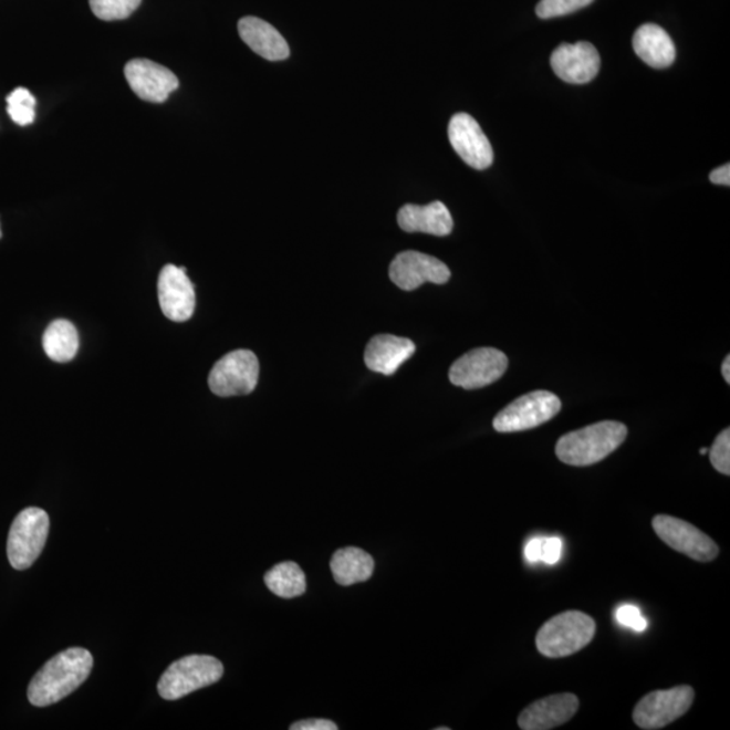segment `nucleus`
Segmentation results:
<instances>
[{
	"mask_svg": "<svg viewBox=\"0 0 730 730\" xmlns=\"http://www.w3.org/2000/svg\"><path fill=\"white\" fill-rule=\"evenodd\" d=\"M94 657L84 648H69L48 660L28 689L30 703L45 708L77 690L88 679Z\"/></svg>",
	"mask_w": 730,
	"mask_h": 730,
	"instance_id": "obj_1",
	"label": "nucleus"
},
{
	"mask_svg": "<svg viewBox=\"0 0 730 730\" xmlns=\"http://www.w3.org/2000/svg\"><path fill=\"white\" fill-rule=\"evenodd\" d=\"M628 436V428L617 421H602L571 431L560 438L556 455L560 461L574 467L593 466L612 455Z\"/></svg>",
	"mask_w": 730,
	"mask_h": 730,
	"instance_id": "obj_2",
	"label": "nucleus"
},
{
	"mask_svg": "<svg viewBox=\"0 0 730 730\" xmlns=\"http://www.w3.org/2000/svg\"><path fill=\"white\" fill-rule=\"evenodd\" d=\"M595 620L587 614L565 612L541 626L535 637V645L541 655L559 659L587 647L595 636Z\"/></svg>",
	"mask_w": 730,
	"mask_h": 730,
	"instance_id": "obj_3",
	"label": "nucleus"
},
{
	"mask_svg": "<svg viewBox=\"0 0 730 730\" xmlns=\"http://www.w3.org/2000/svg\"><path fill=\"white\" fill-rule=\"evenodd\" d=\"M223 666L216 657L190 655L170 665L158 681L157 690L167 701H176L222 678Z\"/></svg>",
	"mask_w": 730,
	"mask_h": 730,
	"instance_id": "obj_4",
	"label": "nucleus"
},
{
	"mask_svg": "<svg viewBox=\"0 0 730 730\" xmlns=\"http://www.w3.org/2000/svg\"><path fill=\"white\" fill-rule=\"evenodd\" d=\"M49 515L40 508L23 509L12 521L8 539V556L12 569L23 571L32 567L46 544Z\"/></svg>",
	"mask_w": 730,
	"mask_h": 730,
	"instance_id": "obj_5",
	"label": "nucleus"
},
{
	"mask_svg": "<svg viewBox=\"0 0 730 730\" xmlns=\"http://www.w3.org/2000/svg\"><path fill=\"white\" fill-rule=\"evenodd\" d=\"M560 410H562V401L555 394L533 392L511 401L498 414L492 425L499 434H514L551 421Z\"/></svg>",
	"mask_w": 730,
	"mask_h": 730,
	"instance_id": "obj_6",
	"label": "nucleus"
},
{
	"mask_svg": "<svg viewBox=\"0 0 730 730\" xmlns=\"http://www.w3.org/2000/svg\"><path fill=\"white\" fill-rule=\"evenodd\" d=\"M260 365L254 353L239 350L218 361L209 375V387L218 397L248 395L259 382Z\"/></svg>",
	"mask_w": 730,
	"mask_h": 730,
	"instance_id": "obj_7",
	"label": "nucleus"
},
{
	"mask_svg": "<svg viewBox=\"0 0 730 730\" xmlns=\"http://www.w3.org/2000/svg\"><path fill=\"white\" fill-rule=\"evenodd\" d=\"M693 696L696 693L690 686L649 692L636 705L633 721L645 730L666 728L689 711Z\"/></svg>",
	"mask_w": 730,
	"mask_h": 730,
	"instance_id": "obj_8",
	"label": "nucleus"
},
{
	"mask_svg": "<svg viewBox=\"0 0 730 730\" xmlns=\"http://www.w3.org/2000/svg\"><path fill=\"white\" fill-rule=\"evenodd\" d=\"M509 361L503 352L496 348H478L462 355L449 369L452 385L466 389L482 388L507 373Z\"/></svg>",
	"mask_w": 730,
	"mask_h": 730,
	"instance_id": "obj_9",
	"label": "nucleus"
},
{
	"mask_svg": "<svg viewBox=\"0 0 730 730\" xmlns=\"http://www.w3.org/2000/svg\"><path fill=\"white\" fill-rule=\"evenodd\" d=\"M654 531L672 550L684 553L697 562L708 563L718 556L717 544L698 528L671 515H656Z\"/></svg>",
	"mask_w": 730,
	"mask_h": 730,
	"instance_id": "obj_10",
	"label": "nucleus"
},
{
	"mask_svg": "<svg viewBox=\"0 0 730 730\" xmlns=\"http://www.w3.org/2000/svg\"><path fill=\"white\" fill-rule=\"evenodd\" d=\"M449 143L461 160L474 169L489 168L494 161V150L470 114H455L448 126Z\"/></svg>",
	"mask_w": 730,
	"mask_h": 730,
	"instance_id": "obj_11",
	"label": "nucleus"
},
{
	"mask_svg": "<svg viewBox=\"0 0 730 730\" xmlns=\"http://www.w3.org/2000/svg\"><path fill=\"white\" fill-rule=\"evenodd\" d=\"M389 279L400 290L413 291L424 283L446 284L450 279V271L434 255L407 251L395 255L389 265Z\"/></svg>",
	"mask_w": 730,
	"mask_h": 730,
	"instance_id": "obj_12",
	"label": "nucleus"
},
{
	"mask_svg": "<svg viewBox=\"0 0 730 730\" xmlns=\"http://www.w3.org/2000/svg\"><path fill=\"white\" fill-rule=\"evenodd\" d=\"M157 290L160 307L168 320L186 322L191 319L197 298L185 267H164L158 277Z\"/></svg>",
	"mask_w": 730,
	"mask_h": 730,
	"instance_id": "obj_13",
	"label": "nucleus"
},
{
	"mask_svg": "<svg viewBox=\"0 0 730 730\" xmlns=\"http://www.w3.org/2000/svg\"><path fill=\"white\" fill-rule=\"evenodd\" d=\"M133 93L146 102L161 103L179 87L178 77L166 66L146 59H134L125 66Z\"/></svg>",
	"mask_w": 730,
	"mask_h": 730,
	"instance_id": "obj_14",
	"label": "nucleus"
},
{
	"mask_svg": "<svg viewBox=\"0 0 730 730\" xmlns=\"http://www.w3.org/2000/svg\"><path fill=\"white\" fill-rule=\"evenodd\" d=\"M551 66L556 76L571 84H586L598 75L601 58L590 42L563 44L551 56Z\"/></svg>",
	"mask_w": 730,
	"mask_h": 730,
	"instance_id": "obj_15",
	"label": "nucleus"
},
{
	"mask_svg": "<svg viewBox=\"0 0 730 730\" xmlns=\"http://www.w3.org/2000/svg\"><path fill=\"white\" fill-rule=\"evenodd\" d=\"M580 699L574 693L563 692L539 699L528 706L519 717L522 730H550L563 726L576 715Z\"/></svg>",
	"mask_w": 730,
	"mask_h": 730,
	"instance_id": "obj_16",
	"label": "nucleus"
},
{
	"mask_svg": "<svg viewBox=\"0 0 730 730\" xmlns=\"http://www.w3.org/2000/svg\"><path fill=\"white\" fill-rule=\"evenodd\" d=\"M416 344L409 338L379 334L369 341L364 352L365 365L374 373L386 376L397 373L401 364L414 355Z\"/></svg>",
	"mask_w": 730,
	"mask_h": 730,
	"instance_id": "obj_17",
	"label": "nucleus"
},
{
	"mask_svg": "<svg viewBox=\"0 0 730 730\" xmlns=\"http://www.w3.org/2000/svg\"><path fill=\"white\" fill-rule=\"evenodd\" d=\"M397 218L400 229L407 233L444 237L453 230V218L448 207L438 200L426 206L405 205Z\"/></svg>",
	"mask_w": 730,
	"mask_h": 730,
	"instance_id": "obj_18",
	"label": "nucleus"
},
{
	"mask_svg": "<svg viewBox=\"0 0 730 730\" xmlns=\"http://www.w3.org/2000/svg\"><path fill=\"white\" fill-rule=\"evenodd\" d=\"M241 40L254 53L268 61H282L290 56L288 41L272 24L258 17H246L239 22Z\"/></svg>",
	"mask_w": 730,
	"mask_h": 730,
	"instance_id": "obj_19",
	"label": "nucleus"
},
{
	"mask_svg": "<svg viewBox=\"0 0 730 730\" xmlns=\"http://www.w3.org/2000/svg\"><path fill=\"white\" fill-rule=\"evenodd\" d=\"M633 49L645 64L656 70L668 69L677 56L671 36L654 23H645L633 35Z\"/></svg>",
	"mask_w": 730,
	"mask_h": 730,
	"instance_id": "obj_20",
	"label": "nucleus"
},
{
	"mask_svg": "<svg viewBox=\"0 0 730 730\" xmlns=\"http://www.w3.org/2000/svg\"><path fill=\"white\" fill-rule=\"evenodd\" d=\"M374 569L373 556L355 546L338 550L331 562L334 581L341 586H352L368 581L374 574Z\"/></svg>",
	"mask_w": 730,
	"mask_h": 730,
	"instance_id": "obj_21",
	"label": "nucleus"
},
{
	"mask_svg": "<svg viewBox=\"0 0 730 730\" xmlns=\"http://www.w3.org/2000/svg\"><path fill=\"white\" fill-rule=\"evenodd\" d=\"M79 344L81 341L76 327L66 320L53 321L42 338L46 356L56 363L73 361L77 355Z\"/></svg>",
	"mask_w": 730,
	"mask_h": 730,
	"instance_id": "obj_22",
	"label": "nucleus"
},
{
	"mask_svg": "<svg viewBox=\"0 0 730 730\" xmlns=\"http://www.w3.org/2000/svg\"><path fill=\"white\" fill-rule=\"evenodd\" d=\"M267 587L280 598H295L306 592V576L294 562L279 563L264 576Z\"/></svg>",
	"mask_w": 730,
	"mask_h": 730,
	"instance_id": "obj_23",
	"label": "nucleus"
},
{
	"mask_svg": "<svg viewBox=\"0 0 730 730\" xmlns=\"http://www.w3.org/2000/svg\"><path fill=\"white\" fill-rule=\"evenodd\" d=\"M35 97L27 88H17L8 96V112L15 124L27 126L35 118Z\"/></svg>",
	"mask_w": 730,
	"mask_h": 730,
	"instance_id": "obj_24",
	"label": "nucleus"
},
{
	"mask_svg": "<svg viewBox=\"0 0 730 730\" xmlns=\"http://www.w3.org/2000/svg\"><path fill=\"white\" fill-rule=\"evenodd\" d=\"M142 0H90V8L102 21H119L131 17Z\"/></svg>",
	"mask_w": 730,
	"mask_h": 730,
	"instance_id": "obj_25",
	"label": "nucleus"
},
{
	"mask_svg": "<svg viewBox=\"0 0 730 730\" xmlns=\"http://www.w3.org/2000/svg\"><path fill=\"white\" fill-rule=\"evenodd\" d=\"M594 0H541L535 8V14L541 20H551V18L564 17L587 8Z\"/></svg>",
	"mask_w": 730,
	"mask_h": 730,
	"instance_id": "obj_26",
	"label": "nucleus"
},
{
	"mask_svg": "<svg viewBox=\"0 0 730 730\" xmlns=\"http://www.w3.org/2000/svg\"><path fill=\"white\" fill-rule=\"evenodd\" d=\"M710 461L718 472L730 474V430H722L710 449Z\"/></svg>",
	"mask_w": 730,
	"mask_h": 730,
	"instance_id": "obj_27",
	"label": "nucleus"
},
{
	"mask_svg": "<svg viewBox=\"0 0 730 730\" xmlns=\"http://www.w3.org/2000/svg\"><path fill=\"white\" fill-rule=\"evenodd\" d=\"M616 619L619 625L636 632L647 629L648 620L643 617L640 608L635 605H623L617 608Z\"/></svg>",
	"mask_w": 730,
	"mask_h": 730,
	"instance_id": "obj_28",
	"label": "nucleus"
},
{
	"mask_svg": "<svg viewBox=\"0 0 730 730\" xmlns=\"http://www.w3.org/2000/svg\"><path fill=\"white\" fill-rule=\"evenodd\" d=\"M563 541L559 538L544 539L543 555L541 562L545 564H556L562 559Z\"/></svg>",
	"mask_w": 730,
	"mask_h": 730,
	"instance_id": "obj_29",
	"label": "nucleus"
},
{
	"mask_svg": "<svg viewBox=\"0 0 730 730\" xmlns=\"http://www.w3.org/2000/svg\"><path fill=\"white\" fill-rule=\"evenodd\" d=\"M291 730H337L338 727L333 721L324 718H313V720H303L292 723Z\"/></svg>",
	"mask_w": 730,
	"mask_h": 730,
	"instance_id": "obj_30",
	"label": "nucleus"
},
{
	"mask_svg": "<svg viewBox=\"0 0 730 730\" xmlns=\"http://www.w3.org/2000/svg\"><path fill=\"white\" fill-rule=\"evenodd\" d=\"M545 538H538L529 541L525 546V556L528 562L541 563V555H543V544Z\"/></svg>",
	"mask_w": 730,
	"mask_h": 730,
	"instance_id": "obj_31",
	"label": "nucleus"
},
{
	"mask_svg": "<svg viewBox=\"0 0 730 730\" xmlns=\"http://www.w3.org/2000/svg\"><path fill=\"white\" fill-rule=\"evenodd\" d=\"M710 181L715 182V185L729 187L730 186L729 164H726V166L715 169L713 173L710 174Z\"/></svg>",
	"mask_w": 730,
	"mask_h": 730,
	"instance_id": "obj_32",
	"label": "nucleus"
},
{
	"mask_svg": "<svg viewBox=\"0 0 730 730\" xmlns=\"http://www.w3.org/2000/svg\"><path fill=\"white\" fill-rule=\"evenodd\" d=\"M722 376L727 383H730V356H727L722 363Z\"/></svg>",
	"mask_w": 730,
	"mask_h": 730,
	"instance_id": "obj_33",
	"label": "nucleus"
},
{
	"mask_svg": "<svg viewBox=\"0 0 730 730\" xmlns=\"http://www.w3.org/2000/svg\"><path fill=\"white\" fill-rule=\"evenodd\" d=\"M708 452H709L708 448H702L701 450H699V453L701 455H706Z\"/></svg>",
	"mask_w": 730,
	"mask_h": 730,
	"instance_id": "obj_34",
	"label": "nucleus"
},
{
	"mask_svg": "<svg viewBox=\"0 0 730 730\" xmlns=\"http://www.w3.org/2000/svg\"><path fill=\"white\" fill-rule=\"evenodd\" d=\"M0 239H2V229H0Z\"/></svg>",
	"mask_w": 730,
	"mask_h": 730,
	"instance_id": "obj_35",
	"label": "nucleus"
}]
</instances>
